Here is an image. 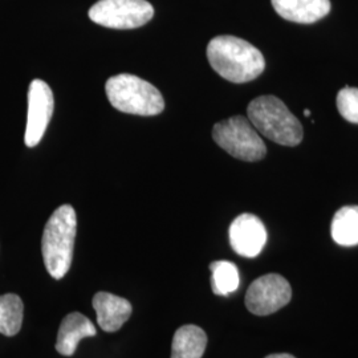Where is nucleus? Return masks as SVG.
Returning <instances> with one entry per match:
<instances>
[{"mask_svg": "<svg viewBox=\"0 0 358 358\" xmlns=\"http://www.w3.org/2000/svg\"><path fill=\"white\" fill-rule=\"evenodd\" d=\"M207 59L219 76L243 84L260 76L266 68L263 53L243 38L222 35L207 45Z\"/></svg>", "mask_w": 358, "mask_h": 358, "instance_id": "1", "label": "nucleus"}, {"mask_svg": "<svg viewBox=\"0 0 358 358\" xmlns=\"http://www.w3.org/2000/svg\"><path fill=\"white\" fill-rule=\"evenodd\" d=\"M76 231V211L69 205L56 208L44 227L43 259L48 273L56 280L63 279L71 268Z\"/></svg>", "mask_w": 358, "mask_h": 358, "instance_id": "2", "label": "nucleus"}, {"mask_svg": "<svg viewBox=\"0 0 358 358\" xmlns=\"http://www.w3.org/2000/svg\"><path fill=\"white\" fill-rule=\"evenodd\" d=\"M247 115L257 133L284 146H296L303 140V127L287 105L275 96H262L252 100Z\"/></svg>", "mask_w": 358, "mask_h": 358, "instance_id": "3", "label": "nucleus"}, {"mask_svg": "<svg viewBox=\"0 0 358 358\" xmlns=\"http://www.w3.org/2000/svg\"><path fill=\"white\" fill-rule=\"evenodd\" d=\"M105 92L110 105L128 115H157L165 109L161 92L134 75H117L106 81Z\"/></svg>", "mask_w": 358, "mask_h": 358, "instance_id": "4", "label": "nucleus"}, {"mask_svg": "<svg viewBox=\"0 0 358 358\" xmlns=\"http://www.w3.org/2000/svg\"><path fill=\"white\" fill-rule=\"evenodd\" d=\"M213 138L223 150L247 162L260 161L267 153L266 143L243 115H235L215 124Z\"/></svg>", "mask_w": 358, "mask_h": 358, "instance_id": "5", "label": "nucleus"}, {"mask_svg": "<svg viewBox=\"0 0 358 358\" xmlns=\"http://www.w3.org/2000/svg\"><path fill=\"white\" fill-rule=\"evenodd\" d=\"M153 16V6L148 0H100L90 10L92 22L115 29L145 26Z\"/></svg>", "mask_w": 358, "mask_h": 358, "instance_id": "6", "label": "nucleus"}, {"mask_svg": "<svg viewBox=\"0 0 358 358\" xmlns=\"http://www.w3.org/2000/svg\"><path fill=\"white\" fill-rule=\"evenodd\" d=\"M291 297L289 282L278 273H268L250 285L245 294V307L256 316H268L285 307Z\"/></svg>", "mask_w": 358, "mask_h": 358, "instance_id": "7", "label": "nucleus"}, {"mask_svg": "<svg viewBox=\"0 0 358 358\" xmlns=\"http://www.w3.org/2000/svg\"><path fill=\"white\" fill-rule=\"evenodd\" d=\"M55 99L51 88L43 80H34L28 90V113L24 141L28 148L38 146L53 115Z\"/></svg>", "mask_w": 358, "mask_h": 358, "instance_id": "8", "label": "nucleus"}, {"mask_svg": "<svg viewBox=\"0 0 358 358\" xmlns=\"http://www.w3.org/2000/svg\"><path fill=\"white\" fill-rule=\"evenodd\" d=\"M229 234L232 250L244 257H256L267 242V231L263 222L252 214L235 217Z\"/></svg>", "mask_w": 358, "mask_h": 358, "instance_id": "9", "label": "nucleus"}, {"mask_svg": "<svg viewBox=\"0 0 358 358\" xmlns=\"http://www.w3.org/2000/svg\"><path fill=\"white\" fill-rule=\"evenodd\" d=\"M93 308L97 322L105 332H117L129 320L133 310L127 299L108 292L94 294Z\"/></svg>", "mask_w": 358, "mask_h": 358, "instance_id": "10", "label": "nucleus"}, {"mask_svg": "<svg viewBox=\"0 0 358 358\" xmlns=\"http://www.w3.org/2000/svg\"><path fill=\"white\" fill-rule=\"evenodd\" d=\"M282 19L300 24H312L331 11L329 0H271Z\"/></svg>", "mask_w": 358, "mask_h": 358, "instance_id": "11", "label": "nucleus"}, {"mask_svg": "<svg viewBox=\"0 0 358 358\" xmlns=\"http://www.w3.org/2000/svg\"><path fill=\"white\" fill-rule=\"evenodd\" d=\"M96 336V328L90 319L78 312L69 313L62 321L57 333L56 350L65 357L75 355L78 343L85 337Z\"/></svg>", "mask_w": 358, "mask_h": 358, "instance_id": "12", "label": "nucleus"}, {"mask_svg": "<svg viewBox=\"0 0 358 358\" xmlns=\"http://www.w3.org/2000/svg\"><path fill=\"white\" fill-rule=\"evenodd\" d=\"M207 346L205 331L196 325H183L173 337L171 358H202Z\"/></svg>", "mask_w": 358, "mask_h": 358, "instance_id": "13", "label": "nucleus"}, {"mask_svg": "<svg viewBox=\"0 0 358 358\" xmlns=\"http://www.w3.org/2000/svg\"><path fill=\"white\" fill-rule=\"evenodd\" d=\"M333 241L344 247L358 244V206H345L340 208L332 220Z\"/></svg>", "mask_w": 358, "mask_h": 358, "instance_id": "14", "label": "nucleus"}, {"mask_svg": "<svg viewBox=\"0 0 358 358\" xmlns=\"http://www.w3.org/2000/svg\"><path fill=\"white\" fill-rule=\"evenodd\" d=\"M24 306L22 299L15 294L0 296V333L13 337L22 329Z\"/></svg>", "mask_w": 358, "mask_h": 358, "instance_id": "15", "label": "nucleus"}, {"mask_svg": "<svg viewBox=\"0 0 358 358\" xmlns=\"http://www.w3.org/2000/svg\"><path fill=\"white\" fill-rule=\"evenodd\" d=\"M210 269L213 273L211 288L214 294L229 296L239 288V269L234 263L227 260H217L210 264Z\"/></svg>", "mask_w": 358, "mask_h": 358, "instance_id": "16", "label": "nucleus"}, {"mask_svg": "<svg viewBox=\"0 0 358 358\" xmlns=\"http://www.w3.org/2000/svg\"><path fill=\"white\" fill-rule=\"evenodd\" d=\"M337 108L348 122L358 124V88L345 87L337 94Z\"/></svg>", "mask_w": 358, "mask_h": 358, "instance_id": "17", "label": "nucleus"}, {"mask_svg": "<svg viewBox=\"0 0 358 358\" xmlns=\"http://www.w3.org/2000/svg\"><path fill=\"white\" fill-rule=\"evenodd\" d=\"M266 358H294V356H291V355H285V353H282V355H271V356H267Z\"/></svg>", "mask_w": 358, "mask_h": 358, "instance_id": "18", "label": "nucleus"}, {"mask_svg": "<svg viewBox=\"0 0 358 358\" xmlns=\"http://www.w3.org/2000/svg\"><path fill=\"white\" fill-rule=\"evenodd\" d=\"M304 115H306V117H309V115H310V110H304Z\"/></svg>", "mask_w": 358, "mask_h": 358, "instance_id": "19", "label": "nucleus"}]
</instances>
